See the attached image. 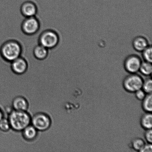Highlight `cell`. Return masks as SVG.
Returning <instances> with one entry per match:
<instances>
[{"label": "cell", "instance_id": "cell-7", "mask_svg": "<svg viewBox=\"0 0 152 152\" xmlns=\"http://www.w3.org/2000/svg\"><path fill=\"white\" fill-rule=\"evenodd\" d=\"M142 62L139 56L135 54L130 55L125 59L124 66L129 73L137 74L139 71Z\"/></svg>", "mask_w": 152, "mask_h": 152}, {"label": "cell", "instance_id": "cell-20", "mask_svg": "<svg viewBox=\"0 0 152 152\" xmlns=\"http://www.w3.org/2000/svg\"><path fill=\"white\" fill-rule=\"evenodd\" d=\"M10 129L11 126L8 118H3L0 120V130L3 132H7Z\"/></svg>", "mask_w": 152, "mask_h": 152}, {"label": "cell", "instance_id": "cell-5", "mask_svg": "<svg viewBox=\"0 0 152 152\" xmlns=\"http://www.w3.org/2000/svg\"><path fill=\"white\" fill-rule=\"evenodd\" d=\"M41 27V22L36 16L25 18L20 25L22 32L27 36L34 35L38 33Z\"/></svg>", "mask_w": 152, "mask_h": 152}, {"label": "cell", "instance_id": "cell-23", "mask_svg": "<svg viewBox=\"0 0 152 152\" xmlns=\"http://www.w3.org/2000/svg\"><path fill=\"white\" fill-rule=\"evenodd\" d=\"M152 152V145L151 143H147L144 146L143 148L141 150L140 152Z\"/></svg>", "mask_w": 152, "mask_h": 152}, {"label": "cell", "instance_id": "cell-9", "mask_svg": "<svg viewBox=\"0 0 152 152\" xmlns=\"http://www.w3.org/2000/svg\"><path fill=\"white\" fill-rule=\"evenodd\" d=\"M21 14L24 18L36 16L38 12V7L34 1H25L20 6Z\"/></svg>", "mask_w": 152, "mask_h": 152}, {"label": "cell", "instance_id": "cell-2", "mask_svg": "<svg viewBox=\"0 0 152 152\" xmlns=\"http://www.w3.org/2000/svg\"><path fill=\"white\" fill-rule=\"evenodd\" d=\"M31 116L27 111L12 110L9 114L8 119L11 129L16 132H21L31 124Z\"/></svg>", "mask_w": 152, "mask_h": 152}, {"label": "cell", "instance_id": "cell-19", "mask_svg": "<svg viewBox=\"0 0 152 152\" xmlns=\"http://www.w3.org/2000/svg\"><path fill=\"white\" fill-rule=\"evenodd\" d=\"M142 57L145 61L151 63L152 62V50L151 46H149L142 52Z\"/></svg>", "mask_w": 152, "mask_h": 152}, {"label": "cell", "instance_id": "cell-18", "mask_svg": "<svg viewBox=\"0 0 152 152\" xmlns=\"http://www.w3.org/2000/svg\"><path fill=\"white\" fill-rule=\"evenodd\" d=\"M142 89L147 94H152V80L151 77H148L144 80Z\"/></svg>", "mask_w": 152, "mask_h": 152}, {"label": "cell", "instance_id": "cell-14", "mask_svg": "<svg viewBox=\"0 0 152 152\" xmlns=\"http://www.w3.org/2000/svg\"><path fill=\"white\" fill-rule=\"evenodd\" d=\"M140 124L143 129H152V115L151 113L145 112L142 115L140 119Z\"/></svg>", "mask_w": 152, "mask_h": 152}, {"label": "cell", "instance_id": "cell-15", "mask_svg": "<svg viewBox=\"0 0 152 152\" xmlns=\"http://www.w3.org/2000/svg\"><path fill=\"white\" fill-rule=\"evenodd\" d=\"M145 144V141L142 138L136 137L131 141L130 146L134 151L140 152Z\"/></svg>", "mask_w": 152, "mask_h": 152}, {"label": "cell", "instance_id": "cell-4", "mask_svg": "<svg viewBox=\"0 0 152 152\" xmlns=\"http://www.w3.org/2000/svg\"><path fill=\"white\" fill-rule=\"evenodd\" d=\"M144 80L140 75L137 73L130 74L124 79V88L129 93H134L137 91L142 88Z\"/></svg>", "mask_w": 152, "mask_h": 152}, {"label": "cell", "instance_id": "cell-24", "mask_svg": "<svg viewBox=\"0 0 152 152\" xmlns=\"http://www.w3.org/2000/svg\"><path fill=\"white\" fill-rule=\"evenodd\" d=\"M4 117V112H3L2 110H1V108H0V120H1V119H2Z\"/></svg>", "mask_w": 152, "mask_h": 152}, {"label": "cell", "instance_id": "cell-6", "mask_svg": "<svg viewBox=\"0 0 152 152\" xmlns=\"http://www.w3.org/2000/svg\"><path fill=\"white\" fill-rule=\"evenodd\" d=\"M31 124L38 132H45L51 126L52 120L48 114L44 113L38 112L31 117Z\"/></svg>", "mask_w": 152, "mask_h": 152}, {"label": "cell", "instance_id": "cell-8", "mask_svg": "<svg viewBox=\"0 0 152 152\" xmlns=\"http://www.w3.org/2000/svg\"><path fill=\"white\" fill-rule=\"evenodd\" d=\"M10 64L12 71L16 75L24 74L29 67L28 61L22 56L13 60Z\"/></svg>", "mask_w": 152, "mask_h": 152}, {"label": "cell", "instance_id": "cell-12", "mask_svg": "<svg viewBox=\"0 0 152 152\" xmlns=\"http://www.w3.org/2000/svg\"><path fill=\"white\" fill-rule=\"evenodd\" d=\"M23 139L29 142L33 141L36 139L38 131L32 125L26 126L21 132Z\"/></svg>", "mask_w": 152, "mask_h": 152}, {"label": "cell", "instance_id": "cell-22", "mask_svg": "<svg viewBox=\"0 0 152 152\" xmlns=\"http://www.w3.org/2000/svg\"><path fill=\"white\" fill-rule=\"evenodd\" d=\"M144 136L146 141L147 143L152 144V129L145 130Z\"/></svg>", "mask_w": 152, "mask_h": 152}, {"label": "cell", "instance_id": "cell-16", "mask_svg": "<svg viewBox=\"0 0 152 152\" xmlns=\"http://www.w3.org/2000/svg\"><path fill=\"white\" fill-rule=\"evenodd\" d=\"M142 108L145 112L151 113L152 111V94H147L142 101Z\"/></svg>", "mask_w": 152, "mask_h": 152}, {"label": "cell", "instance_id": "cell-17", "mask_svg": "<svg viewBox=\"0 0 152 152\" xmlns=\"http://www.w3.org/2000/svg\"><path fill=\"white\" fill-rule=\"evenodd\" d=\"M139 71L143 75L150 76L152 72V65L151 63L146 61L142 62Z\"/></svg>", "mask_w": 152, "mask_h": 152}, {"label": "cell", "instance_id": "cell-10", "mask_svg": "<svg viewBox=\"0 0 152 152\" xmlns=\"http://www.w3.org/2000/svg\"><path fill=\"white\" fill-rule=\"evenodd\" d=\"M12 105L13 110L19 111H27L29 107V104L27 100L24 97L18 96L13 98L12 101Z\"/></svg>", "mask_w": 152, "mask_h": 152}, {"label": "cell", "instance_id": "cell-13", "mask_svg": "<svg viewBox=\"0 0 152 152\" xmlns=\"http://www.w3.org/2000/svg\"><path fill=\"white\" fill-rule=\"evenodd\" d=\"M49 50L44 46L38 44L34 47L33 50V54L37 60H44L48 57Z\"/></svg>", "mask_w": 152, "mask_h": 152}, {"label": "cell", "instance_id": "cell-3", "mask_svg": "<svg viewBox=\"0 0 152 152\" xmlns=\"http://www.w3.org/2000/svg\"><path fill=\"white\" fill-rule=\"evenodd\" d=\"M38 41V44L50 50L56 48L59 45L60 37L56 31L49 29L45 30L40 34Z\"/></svg>", "mask_w": 152, "mask_h": 152}, {"label": "cell", "instance_id": "cell-21", "mask_svg": "<svg viewBox=\"0 0 152 152\" xmlns=\"http://www.w3.org/2000/svg\"><path fill=\"white\" fill-rule=\"evenodd\" d=\"M134 93L137 99L141 101L143 100L147 94L142 89L137 91Z\"/></svg>", "mask_w": 152, "mask_h": 152}, {"label": "cell", "instance_id": "cell-11", "mask_svg": "<svg viewBox=\"0 0 152 152\" xmlns=\"http://www.w3.org/2000/svg\"><path fill=\"white\" fill-rule=\"evenodd\" d=\"M132 46L136 51L142 52L149 46L148 40L142 36L135 37L132 41Z\"/></svg>", "mask_w": 152, "mask_h": 152}, {"label": "cell", "instance_id": "cell-1", "mask_svg": "<svg viewBox=\"0 0 152 152\" xmlns=\"http://www.w3.org/2000/svg\"><path fill=\"white\" fill-rule=\"evenodd\" d=\"M23 52L21 43L16 39L7 40L0 47V56L3 60L8 63L21 56Z\"/></svg>", "mask_w": 152, "mask_h": 152}]
</instances>
